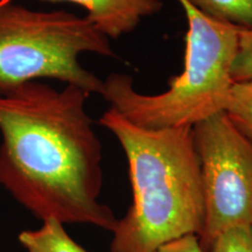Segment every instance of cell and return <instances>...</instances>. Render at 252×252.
<instances>
[{"instance_id": "obj_11", "label": "cell", "mask_w": 252, "mask_h": 252, "mask_svg": "<svg viewBox=\"0 0 252 252\" xmlns=\"http://www.w3.org/2000/svg\"><path fill=\"white\" fill-rule=\"evenodd\" d=\"M235 83L252 82V30L239 31L238 48L232 65Z\"/></svg>"}, {"instance_id": "obj_4", "label": "cell", "mask_w": 252, "mask_h": 252, "mask_svg": "<svg viewBox=\"0 0 252 252\" xmlns=\"http://www.w3.org/2000/svg\"><path fill=\"white\" fill-rule=\"evenodd\" d=\"M86 53L116 56L109 37L86 17L0 0V94L43 78L100 94L103 80L81 64Z\"/></svg>"}, {"instance_id": "obj_12", "label": "cell", "mask_w": 252, "mask_h": 252, "mask_svg": "<svg viewBox=\"0 0 252 252\" xmlns=\"http://www.w3.org/2000/svg\"><path fill=\"white\" fill-rule=\"evenodd\" d=\"M156 252H204L196 235H186L163 244Z\"/></svg>"}, {"instance_id": "obj_5", "label": "cell", "mask_w": 252, "mask_h": 252, "mask_svg": "<svg viewBox=\"0 0 252 252\" xmlns=\"http://www.w3.org/2000/svg\"><path fill=\"white\" fill-rule=\"evenodd\" d=\"M204 198V223L197 236L210 252L219 235L237 225H252V140L225 112L193 126Z\"/></svg>"}, {"instance_id": "obj_3", "label": "cell", "mask_w": 252, "mask_h": 252, "mask_svg": "<svg viewBox=\"0 0 252 252\" xmlns=\"http://www.w3.org/2000/svg\"><path fill=\"white\" fill-rule=\"evenodd\" d=\"M187 19L184 70L160 94H143L126 74L113 72L100 94L110 108L147 130L194 126L225 112L241 28L207 17L188 0H178Z\"/></svg>"}, {"instance_id": "obj_10", "label": "cell", "mask_w": 252, "mask_h": 252, "mask_svg": "<svg viewBox=\"0 0 252 252\" xmlns=\"http://www.w3.org/2000/svg\"><path fill=\"white\" fill-rule=\"evenodd\" d=\"M210 252H252V225H237L219 235Z\"/></svg>"}, {"instance_id": "obj_2", "label": "cell", "mask_w": 252, "mask_h": 252, "mask_svg": "<svg viewBox=\"0 0 252 252\" xmlns=\"http://www.w3.org/2000/svg\"><path fill=\"white\" fill-rule=\"evenodd\" d=\"M99 124L115 135L128 166L132 203L112 230L111 252H156L201 234L204 198L193 126L147 130L109 108Z\"/></svg>"}, {"instance_id": "obj_8", "label": "cell", "mask_w": 252, "mask_h": 252, "mask_svg": "<svg viewBox=\"0 0 252 252\" xmlns=\"http://www.w3.org/2000/svg\"><path fill=\"white\" fill-rule=\"evenodd\" d=\"M201 13L232 26L252 30V0H188Z\"/></svg>"}, {"instance_id": "obj_6", "label": "cell", "mask_w": 252, "mask_h": 252, "mask_svg": "<svg viewBox=\"0 0 252 252\" xmlns=\"http://www.w3.org/2000/svg\"><path fill=\"white\" fill-rule=\"evenodd\" d=\"M71 2L87 11L86 18L109 39L133 32L143 19L162 9L161 0H45Z\"/></svg>"}, {"instance_id": "obj_7", "label": "cell", "mask_w": 252, "mask_h": 252, "mask_svg": "<svg viewBox=\"0 0 252 252\" xmlns=\"http://www.w3.org/2000/svg\"><path fill=\"white\" fill-rule=\"evenodd\" d=\"M18 238L27 252H88L68 235L64 224L54 219L42 220L39 229L25 230Z\"/></svg>"}, {"instance_id": "obj_9", "label": "cell", "mask_w": 252, "mask_h": 252, "mask_svg": "<svg viewBox=\"0 0 252 252\" xmlns=\"http://www.w3.org/2000/svg\"><path fill=\"white\" fill-rule=\"evenodd\" d=\"M225 113L236 127L252 140V82L234 83Z\"/></svg>"}, {"instance_id": "obj_1", "label": "cell", "mask_w": 252, "mask_h": 252, "mask_svg": "<svg viewBox=\"0 0 252 252\" xmlns=\"http://www.w3.org/2000/svg\"><path fill=\"white\" fill-rule=\"evenodd\" d=\"M90 94L31 82L0 94V185L41 220L112 231L100 202L102 144L87 111Z\"/></svg>"}]
</instances>
